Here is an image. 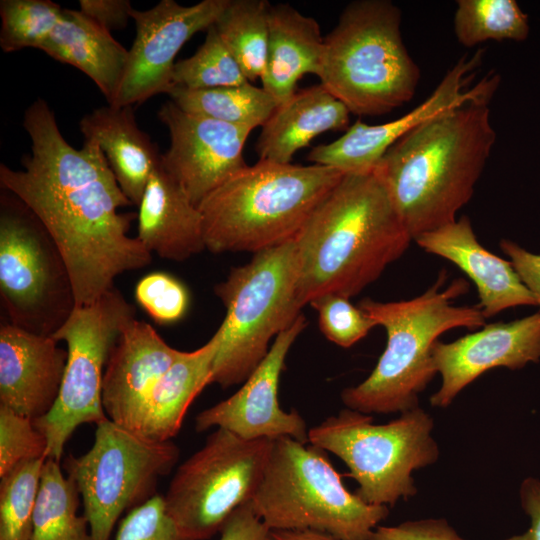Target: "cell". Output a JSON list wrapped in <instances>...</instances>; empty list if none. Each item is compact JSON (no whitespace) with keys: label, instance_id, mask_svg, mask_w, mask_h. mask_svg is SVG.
<instances>
[{"label":"cell","instance_id":"6da1fadb","mask_svg":"<svg viewBox=\"0 0 540 540\" xmlns=\"http://www.w3.org/2000/svg\"><path fill=\"white\" fill-rule=\"evenodd\" d=\"M23 126L31 154L23 169L0 165L2 189L21 200L40 220L58 247L70 274L76 306L93 303L127 271L151 263L137 237L128 235L133 205L125 196L98 144L77 149L60 132L43 99L25 111Z\"/></svg>","mask_w":540,"mask_h":540},{"label":"cell","instance_id":"7a4b0ae2","mask_svg":"<svg viewBox=\"0 0 540 540\" xmlns=\"http://www.w3.org/2000/svg\"><path fill=\"white\" fill-rule=\"evenodd\" d=\"M492 97L421 123L393 144L373 171L413 240L454 222L472 198L496 142Z\"/></svg>","mask_w":540,"mask_h":540},{"label":"cell","instance_id":"3957f363","mask_svg":"<svg viewBox=\"0 0 540 540\" xmlns=\"http://www.w3.org/2000/svg\"><path fill=\"white\" fill-rule=\"evenodd\" d=\"M412 240L374 172L345 174L294 238L302 305L324 294L358 295Z\"/></svg>","mask_w":540,"mask_h":540},{"label":"cell","instance_id":"277c9868","mask_svg":"<svg viewBox=\"0 0 540 540\" xmlns=\"http://www.w3.org/2000/svg\"><path fill=\"white\" fill-rule=\"evenodd\" d=\"M444 280L441 274L432 287L410 300L364 298L359 302L384 327L387 344L371 374L341 392L347 408L365 414H401L419 407V394L437 373L432 347L438 337L450 329L485 325L478 306L453 305L454 299L468 291V283L458 278L442 288Z\"/></svg>","mask_w":540,"mask_h":540},{"label":"cell","instance_id":"5b68a950","mask_svg":"<svg viewBox=\"0 0 540 540\" xmlns=\"http://www.w3.org/2000/svg\"><path fill=\"white\" fill-rule=\"evenodd\" d=\"M344 175L319 164L247 165L198 206L206 249L254 254L293 240Z\"/></svg>","mask_w":540,"mask_h":540},{"label":"cell","instance_id":"8992f818","mask_svg":"<svg viewBox=\"0 0 540 540\" xmlns=\"http://www.w3.org/2000/svg\"><path fill=\"white\" fill-rule=\"evenodd\" d=\"M402 13L389 0H357L324 38L320 84L358 116H379L409 102L420 69L404 45Z\"/></svg>","mask_w":540,"mask_h":540},{"label":"cell","instance_id":"52a82bcc","mask_svg":"<svg viewBox=\"0 0 540 540\" xmlns=\"http://www.w3.org/2000/svg\"><path fill=\"white\" fill-rule=\"evenodd\" d=\"M324 450L290 437L273 439L262 480L250 500L269 530H313L340 540H369L389 514L349 492Z\"/></svg>","mask_w":540,"mask_h":540},{"label":"cell","instance_id":"ba28073f","mask_svg":"<svg viewBox=\"0 0 540 540\" xmlns=\"http://www.w3.org/2000/svg\"><path fill=\"white\" fill-rule=\"evenodd\" d=\"M226 308L211 378L223 388L243 383L265 358L271 339L301 315L294 239L253 254L214 287Z\"/></svg>","mask_w":540,"mask_h":540},{"label":"cell","instance_id":"9c48e42d","mask_svg":"<svg viewBox=\"0 0 540 540\" xmlns=\"http://www.w3.org/2000/svg\"><path fill=\"white\" fill-rule=\"evenodd\" d=\"M434 420L416 407L386 424L345 408L308 431V443L340 458L367 504L393 506L417 494L412 472L434 464L439 446Z\"/></svg>","mask_w":540,"mask_h":540},{"label":"cell","instance_id":"30bf717a","mask_svg":"<svg viewBox=\"0 0 540 540\" xmlns=\"http://www.w3.org/2000/svg\"><path fill=\"white\" fill-rule=\"evenodd\" d=\"M0 292L11 324L52 336L76 307L66 263L33 212L5 190L0 201Z\"/></svg>","mask_w":540,"mask_h":540},{"label":"cell","instance_id":"8fae6325","mask_svg":"<svg viewBox=\"0 0 540 540\" xmlns=\"http://www.w3.org/2000/svg\"><path fill=\"white\" fill-rule=\"evenodd\" d=\"M273 439H243L216 428L185 460L163 496L166 512L190 540L220 532L228 517L254 496L265 471Z\"/></svg>","mask_w":540,"mask_h":540},{"label":"cell","instance_id":"7c38bea8","mask_svg":"<svg viewBox=\"0 0 540 540\" xmlns=\"http://www.w3.org/2000/svg\"><path fill=\"white\" fill-rule=\"evenodd\" d=\"M178 458L172 441H149L108 418L98 423L91 448L64 464L82 497L91 540H110L122 513L155 496L159 478Z\"/></svg>","mask_w":540,"mask_h":540},{"label":"cell","instance_id":"4fadbf2b","mask_svg":"<svg viewBox=\"0 0 540 540\" xmlns=\"http://www.w3.org/2000/svg\"><path fill=\"white\" fill-rule=\"evenodd\" d=\"M135 319V308L113 287L93 303L76 306L52 335L67 346V362L57 400L34 420L47 441L46 459L60 461L77 427L107 419L102 403L103 376L121 332Z\"/></svg>","mask_w":540,"mask_h":540},{"label":"cell","instance_id":"5bb4252c","mask_svg":"<svg viewBox=\"0 0 540 540\" xmlns=\"http://www.w3.org/2000/svg\"><path fill=\"white\" fill-rule=\"evenodd\" d=\"M483 49L462 56L444 75L432 94L405 115L387 123L369 125L360 120L335 141L314 147L307 160L344 174H366L376 166L400 138L426 120L470 100L494 95L500 77L492 73L471 88L483 58Z\"/></svg>","mask_w":540,"mask_h":540},{"label":"cell","instance_id":"9a60e30c","mask_svg":"<svg viewBox=\"0 0 540 540\" xmlns=\"http://www.w3.org/2000/svg\"><path fill=\"white\" fill-rule=\"evenodd\" d=\"M229 2L203 0L183 6L174 0H162L149 10L133 9L136 37L123 80L109 105L133 106L157 94H168L173 87L176 55L195 33L213 26Z\"/></svg>","mask_w":540,"mask_h":540},{"label":"cell","instance_id":"2e32d148","mask_svg":"<svg viewBox=\"0 0 540 540\" xmlns=\"http://www.w3.org/2000/svg\"><path fill=\"white\" fill-rule=\"evenodd\" d=\"M157 115L170 135L161 165L197 207L247 166L243 149L252 129L188 113L172 101Z\"/></svg>","mask_w":540,"mask_h":540},{"label":"cell","instance_id":"e0dca14e","mask_svg":"<svg viewBox=\"0 0 540 540\" xmlns=\"http://www.w3.org/2000/svg\"><path fill=\"white\" fill-rule=\"evenodd\" d=\"M306 326L307 320L301 314L277 335L265 358L241 388L196 416L195 430L203 432L216 427L248 440L290 437L308 443L309 430L302 416L295 409L283 410L278 399L287 354Z\"/></svg>","mask_w":540,"mask_h":540},{"label":"cell","instance_id":"ac0fdd59","mask_svg":"<svg viewBox=\"0 0 540 540\" xmlns=\"http://www.w3.org/2000/svg\"><path fill=\"white\" fill-rule=\"evenodd\" d=\"M432 358L442 384L430 397V404L446 408L467 385L492 368L514 370L539 362L540 311L511 322L484 325L449 343L437 340Z\"/></svg>","mask_w":540,"mask_h":540},{"label":"cell","instance_id":"d6986e66","mask_svg":"<svg viewBox=\"0 0 540 540\" xmlns=\"http://www.w3.org/2000/svg\"><path fill=\"white\" fill-rule=\"evenodd\" d=\"M67 355L52 336L2 324L0 405L33 421L46 415L57 400Z\"/></svg>","mask_w":540,"mask_h":540},{"label":"cell","instance_id":"ffe728a7","mask_svg":"<svg viewBox=\"0 0 540 540\" xmlns=\"http://www.w3.org/2000/svg\"><path fill=\"white\" fill-rule=\"evenodd\" d=\"M182 351L136 318L121 332L106 363L102 403L111 421L129 428L141 404Z\"/></svg>","mask_w":540,"mask_h":540},{"label":"cell","instance_id":"44dd1931","mask_svg":"<svg viewBox=\"0 0 540 540\" xmlns=\"http://www.w3.org/2000/svg\"><path fill=\"white\" fill-rule=\"evenodd\" d=\"M415 241L426 252L455 264L473 281L479 297L477 306L485 318L508 308L537 305L511 262L479 243L467 216L421 234Z\"/></svg>","mask_w":540,"mask_h":540},{"label":"cell","instance_id":"7402d4cb","mask_svg":"<svg viewBox=\"0 0 540 540\" xmlns=\"http://www.w3.org/2000/svg\"><path fill=\"white\" fill-rule=\"evenodd\" d=\"M136 237L150 253L171 261H185L206 249L198 207L161 160L138 205Z\"/></svg>","mask_w":540,"mask_h":540},{"label":"cell","instance_id":"603a6c76","mask_svg":"<svg viewBox=\"0 0 540 540\" xmlns=\"http://www.w3.org/2000/svg\"><path fill=\"white\" fill-rule=\"evenodd\" d=\"M220 342L218 329L200 348L182 351L153 386L128 429L149 441H171L193 400L211 384Z\"/></svg>","mask_w":540,"mask_h":540},{"label":"cell","instance_id":"cb8c5ba5","mask_svg":"<svg viewBox=\"0 0 540 540\" xmlns=\"http://www.w3.org/2000/svg\"><path fill=\"white\" fill-rule=\"evenodd\" d=\"M268 47L262 87L277 105L296 93L305 74L319 77L325 50L318 22L285 3L270 5Z\"/></svg>","mask_w":540,"mask_h":540},{"label":"cell","instance_id":"d4e9b609","mask_svg":"<svg viewBox=\"0 0 540 540\" xmlns=\"http://www.w3.org/2000/svg\"><path fill=\"white\" fill-rule=\"evenodd\" d=\"M85 140L103 152L125 196L138 206L161 154L136 122L133 106H103L84 115L79 123Z\"/></svg>","mask_w":540,"mask_h":540},{"label":"cell","instance_id":"484cf974","mask_svg":"<svg viewBox=\"0 0 540 540\" xmlns=\"http://www.w3.org/2000/svg\"><path fill=\"white\" fill-rule=\"evenodd\" d=\"M349 109L321 84L296 91L279 105L257 139L259 160L291 163L294 154L313 138L327 132L347 130Z\"/></svg>","mask_w":540,"mask_h":540},{"label":"cell","instance_id":"4316f807","mask_svg":"<svg viewBox=\"0 0 540 540\" xmlns=\"http://www.w3.org/2000/svg\"><path fill=\"white\" fill-rule=\"evenodd\" d=\"M40 50L53 59L85 73L111 104L123 80L129 50L80 10L64 9L63 15Z\"/></svg>","mask_w":540,"mask_h":540},{"label":"cell","instance_id":"83f0119b","mask_svg":"<svg viewBox=\"0 0 540 540\" xmlns=\"http://www.w3.org/2000/svg\"><path fill=\"white\" fill-rule=\"evenodd\" d=\"M168 95L188 113L252 130L263 126L278 107L263 87H256L251 82L200 90L173 86Z\"/></svg>","mask_w":540,"mask_h":540},{"label":"cell","instance_id":"f1b7e54d","mask_svg":"<svg viewBox=\"0 0 540 540\" xmlns=\"http://www.w3.org/2000/svg\"><path fill=\"white\" fill-rule=\"evenodd\" d=\"M80 493L59 461L46 459L36 498L30 540H91L89 523L78 515Z\"/></svg>","mask_w":540,"mask_h":540},{"label":"cell","instance_id":"f546056e","mask_svg":"<svg viewBox=\"0 0 540 540\" xmlns=\"http://www.w3.org/2000/svg\"><path fill=\"white\" fill-rule=\"evenodd\" d=\"M270 5L266 0H230L214 24L251 83L262 78L266 67Z\"/></svg>","mask_w":540,"mask_h":540},{"label":"cell","instance_id":"4dcf8cb0","mask_svg":"<svg viewBox=\"0 0 540 540\" xmlns=\"http://www.w3.org/2000/svg\"><path fill=\"white\" fill-rule=\"evenodd\" d=\"M453 28L458 42L474 47L486 41H523L529 18L515 0H458Z\"/></svg>","mask_w":540,"mask_h":540},{"label":"cell","instance_id":"1f68e13d","mask_svg":"<svg viewBox=\"0 0 540 540\" xmlns=\"http://www.w3.org/2000/svg\"><path fill=\"white\" fill-rule=\"evenodd\" d=\"M46 459L24 461L0 477V540H30Z\"/></svg>","mask_w":540,"mask_h":540},{"label":"cell","instance_id":"d6a6232c","mask_svg":"<svg viewBox=\"0 0 540 540\" xmlns=\"http://www.w3.org/2000/svg\"><path fill=\"white\" fill-rule=\"evenodd\" d=\"M206 32L205 40L197 51L175 63L172 73L173 86L200 90L248 83L215 26H211Z\"/></svg>","mask_w":540,"mask_h":540},{"label":"cell","instance_id":"836d02e7","mask_svg":"<svg viewBox=\"0 0 540 540\" xmlns=\"http://www.w3.org/2000/svg\"><path fill=\"white\" fill-rule=\"evenodd\" d=\"M63 8L50 0H1L0 46L6 53L40 49L62 18Z\"/></svg>","mask_w":540,"mask_h":540},{"label":"cell","instance_id":"e575fe53","mask_svg":"<svg viewBox=\"0 0 540 540\" xmlns=\"http://www.w3.org/2000/svg\"><path fill=\"white\" fill-rule=\"evenodd\" d=\"M309 304L318 313L319 328L331 342L344 348L364 338L377 323L350 298L338 294H324Z\"/></svg>","mask_w":540,"mask_h":540},{"label":"cell","instance_id":"d590c367","mask_svg":"<svg viewBox=\"0 0 540 540\" xmlns=\"http://www.w3.org/2000/svg\"><path fill=\"white\" fill-rule=\"evenodd\" d=\"M47 441L34 421L0 405V477L21 462L46 459Z\"/></svg>","mask_w":540,"mask_h":540},{"label":"cell","instance_id":"8d00e7d4","mask_svg":"<svg viewBox=\"0 0 540 540\" xmlns=\"http://www.w3.org/2000/svg\"><path fill=\"white\" fill-rule=\"evenodd\" d=\"M139 306L157 323L172 324L187 312L189 293L175 277L153 272L141 278L135 287Z\"/></svg>","mask_w":540,"mask_h":540},{"label":"cell","instance_id":"74e56055","mask_svg":"<svg viewBox=\"0 0 540 540\" xmlns=\"http://www.w3.org/2000/svg\"><path fill=\"white\" fill-rule=\"evenodd\" d=\"M115 540H190L169 517L163 496L156 494L130 510L121 521Z\"/></svg>","mask_w":540,"mask_h":540},{"label":"cell","instance_id":"f35d334b","mask_svg":"<svg viewBox=\"0 0 540 540\" xmlns=\"http://www.w3.org/2000/svg\"><path fill=\"white\" fill-rule=\"evenodd\" d=\"M369 540H465L443 518L409 520L395 526H378Z\"/></svg>","mask_w":540,"mask_h":540},{"label":"cell","instance_id":"ab89813d","mask_svg":"<svg viewBox=\"0 0 540 540\" xmlns=\"http://www.w3.org/2000/svg\"><path fill=\"white\" fill-rule=\"evenodd\" d=\"M269 531L249 501L228 517L219 532V540H267Z\"/></svg>","mask_w":540,"mask_h":540},{"label":"cell","instance_id":"60d3db41","mask_svg":"<svg viewBox=\"0 0 540 540\" xmlns=\"http://www.w3.org/2000/svg\"><path fill=\"white\" fill-rule=\"evenodd\" d=\"M79 5L83 14L110 32L124 28L134 9L129 0H80Z\"/></svg>","mask_w":540,"mask_h":540},{"label":"cell","instance_id":"b9f144b4","mask_svg":"<svg viewBox=\"0 0 540 540\" xmlns=\"http://www.w3.org/2000/svg\"><path fill=\"white\" fill-rule=\"evenodd\" d=\"M500 248L540 306V254L531 253L509 239H502Z\"/></svg>","mask_w":540,"mask_h":540},{"label":"cell","instance_id":"7bdbcfd3","mask_svg":"<svg viewBox=\"0 0 540 540\" xmlns=\"http://www.w3.org/2000/svg\"><path fill=\"white\" fill-rule=\"evenodd\" d=\"M519 497L531 524L524 533L505 540H540V480L532 477L524 479L519 488Z\"/></svg>","mask_w":540,"mask_h":540},{"label":"cell","instance_id":"ee69618b","mask_svg":"<svg viewBox=\"0 0 540 540\" xmlns=\"http://www.w3.org/2000/svg\"><path fill=\"white\" fill-rule=\"evenodd\" d=\"M267 540H340L313 530H270Z\"/></svg>","mask_w":540,"mask_h":540}]
</instances>
